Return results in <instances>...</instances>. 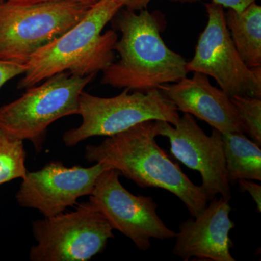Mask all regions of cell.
<instances>
[{
	"label": "cell",
	"mask_w": 261,
	"mask_h": 261,
	"mask_svg": "<svg viewBox=\"0 0 261 261\" xmlns=\"http://www.w3.org/2000/svg\"><path fill=\"white\" fill-rule=\"evenodd\" d=\"M23 140L0 129V185L27 174Z\"/></svg>",
	"instance_id": "16"
},
{
	"label": "cell",
	"mask_w": 261,
	"mask_h": 261,
	"mask_svg": "<svg viewBox=\"0 0 261 261\" xmlns=\"http://www.w3.org/2000/svg\"><path fill=\"white\" fill-rule=\"evenodd\" d=\"M226 25L237 50L250 68L261 67V7L255 2L242 11L229 9Z\"/></svg>",
	"instance_id": "14"
},
{
	"label": "cell",
	"mask_w": 261,
	"mask_h": 261,
	"mask_svg": "<svg viewBox=\"0 0 261 261\" xmlns=\"http://www.w3.org/2000/svg\"><path fill=\"white\" fill-rule=\"evenodd\" d=\"M9 1L18 2V3H38V2H57V1H72L79 2V3H88L94 4L98 0H9Z\"/></svg>",
	"instance_id": "22"
},
{
	"label": "cell",
	"mask_w": 261,
	"mask_h": 261,
	"mask_svg": "<svg viewBox=\"0 0 261 261\" xmlns=\"http://www.w3.org/2000/svg\"><path fill=\"white\" fill-rule=\"evenodd\" d=\"M226 173L230 183L240 179L261 181V149L244 134H222Z\"/></svg>",
	"instance_id": "15"
},
{
	"label": "cell",
	"mask_w": 261,
	"mask_h": 261,
	"mask_svg": "<svg viewBox=\"0 0 261 261\" xmlns=\"http://www.w3.org/2000/svg\"><path fill=\"white\" fill-rule=\"evenodd\" d=\"M228 199L216 197L200 215L180 224L173 255L183 260L192 257L211 261H235L231 254L233 245L229 237L234 228L230 219L232 210Z\"/></svg>",
	"instance_id": "12"
},
{
	"label": "cell",
	"mask_w": 261,
	"mask_h": 261,
	"mask_svg": "<svg viewBox=\"0 0 261 261\" xmlns=\"http://www.w3.org/2000/svg\"><path fill=\"white\" fill-rule=\"evenodd\" d=\"M4 1H5V0H0V4H1V3H3Z\"/></svg>",
	"instance_id": "23"
},
{
	"label": "cell",
	"mask_w": 261,
	"mask_h": 261,
	"mask_svg": "<svg viewBox=\"0 0 261 261\" xmlns=\"http://www.w3.org/2000/svg\"><path fill=\"white\" fill-rule=\"evenodd\" d=\"M109 168L99 163L89 168L49 163L42 169L27 172L15 199L20 207L36 209L44 217L57 216L80 197L90 195L99 175Z\"/></svg>",
	"instance_id": "11"
},
{
	"label": "cell",
	"mask_w": 261,
	"mask_h": 261,
	"mask_svg": "<svg viewBox=\"0 0 261 261\" xmlns=\"http://www.w3.org/2000/svg\"><path fill=\"white\" fill-rule=\"evenodd\" d=\"M244 132L261 145V99L250 96L231 97Z\"/></svg>",
	"instance_id": "17"
},
{
	"label": "cell",
	"mask_w": 261,
	"mask_h": 261,
	"mask_svg": "<svg viewBox=\"0 0 261 261\" xmlns=\"http://www.w3.org/2000/svg\"><path fill=\"white\" fill-rule=\"evenodd\" d=\"M159 89L178 111L197 117L222 134H245L231 97L214 87L207 75L194 72L191 78L163 84Z\"/></svg>",
	"instance_id": "13"
},
{
	"label": "cell",
	"mask_w": 261,
	"mask_h": 261,
	"mask_svg": "<svg viewBox=\"0 0 261 261\" xmlns=\"http://www.w3.org/2000/svg\"><path fill=\"white\" fill-rule=\"evenodd\" d=\"M120 176L121 173L114 168L105 170L89 195V202L113 229L130 239L141 251L150 248L151 239L174 238L176 233L160 218L153 199L130 193L121 185Z\"/></svg>",
	"instance_id": "9"
},
{
	"label": "cell",
	"mask_w": 261,
	"mask_h": 261,
	"mask_svg": "<svg viewBox=\"0 0 261 261\" xmlns=\"http://www.w3.org/2000/svg\"><path fill=\"white\" fill-rule=\"evenodd\" d=\"M115 25L121 33L114 46L120 60L102 70V84L147 92L187 77V62L166 45L161 23L148 10H124Z\"/></svg>",
	"instance_id": "2"
},
{
	"label": "cell",
	"mask_w": 261,
	"mask_h": 261,
	"mask_svg": "<svg viewBox=\"0 0 261 261\" xmlns=\"http://www.w3.org/2000/svg\"><path fill=\"white\" fill-rule=\"evenodd\" d=\"M121 8L116 0L94 3L78 23L33 55L18 88H30L62 72L85 76L109 66L114 62L118 34L112 30L102 32Z\"/></svg>",
	"instance_id": "3"
},
{
	"label": "cell",
	"mask_w": 261,
	"mask_h": 261,
	"mask_svg": "<svg viewBox=\"0 0 261 261\" xmlns=\"http://www.w3.org/2000/svg\"><path fill=\"white\" fill-rule=\"evenodd\" d=\"M208 20L200 34L188 72L213 77L229 96L261 97V67L250 68L243 61L232 42L222 5L205 4Z\"/></svg>",
	"instance_id": "8"
},
{
	"label": "cell",
	"mask_w": 261,
	"mask_h": 261,
	"mask_svg": "<svg viewBox=\"0 0 261 261\" xmlns=\"http://www.w3.org/2000/svg\"><path fill=\"white\" fill-rule=\"evenodd\" d=\"M156 137L154 121L142 122L99 145H87L85 159L114 168L142 188L167 190L196 218L207 207V196L158 145Z\"/></svg>",
	"instance_id": "1"
},
{
	"label": "cell",
	"mask_w": 261,
	"mask_h": 261,
	"mask_svg": "<svg viewBox=\"0 0 261 261\" xmlns=\"http://www.w3.org/2000/svg\"><path fill=\"white\" fill-rule=\"evenodd\" d=\"M187 1H190V0H187ZM256 1L257 0H213L214 3L222 5L223 7L239 12L242 11L249 5Z\"/></svg>",
	"instance_id": "20"
},
{
	"label": "cell",
	"mask_w": 261,
	"mask_h": 261,
	"mask_svg": "<svg viewBox=\"0 0 261 261\" xmlns=\"http://www.w3.org/2000/svg\"><path fill=\"white\" fill-rule=\"evenodd\" d=\"M238 184L240 190L248 192L257 205V211L261 212V187L253 180L240 179Z\"/></svg>",
	"instance_id": "19"
},
{
	"label": "cell",
	"mask_w": 261,
	"mask_h": 261,
	"mask_svg": "<svg viewBox=\"0 0 261 261\" xmlns=\"http://www.w3.org/2000/svg\"><path fill=\"white\" fill-rule=\"evenodd\" d=\"M94 74L62 72L27 89L16 100L0 106V129L42 150L48 127L63 117L78 114L79 99Z\"/></svg>",
	"instance_id": "5"
},
{
	"label": "cell",
	"mask_w": 261,
	"mask_h": 261,
	"mask_svg": "<svg viewBox=\"0 0 261 261\" xmlns=\"http://www.w3.org/2000/svg\"><path fill=\"white\" fill-rule=\"evenodd\" d=\"M122 5L126 7L127 9L130 10H143L150 3L151 0H116Z\"/></svg>",
	"instance_id": "21"
},
{
	"label": "cell",
	"mask_w": 261,
	"mask_h": 261,
	"mask_svg": "<svg viewBox=\"0 0 261 261\" xmlns=\"http://www.w3.org/2000/svg\"><path fill=\"white\" fill-rule=\"evenodd\" d=\"M25 70V65L0 60V89L8 81L23 74Z\"/></svg>",
	"instance_id": "18"
},
{
	"label": "cell",
	"mask_w": 261,
	"mask_h": 261,
	"mask_svg": "<svg viewBox=\"0 0 261 261\" xmlns=\"http://www.w3.org/2000/svg\"><path fill=\"white\" fill-rule=\"evenodd\" d=\"M113 229L90 202L75 211L44 217L32 223L36 245L29 252L32 261H87L101 253Z\"/></svg>",
	"instance_id": "7"
},
{
	"label": "cell",
	"mask_w": 261,
	"mask_h": 261,
	"mask_svg": "<svg viewBox=\"0 0 261 261\" xmlns=\"http://www.w3.org/2000/svg\"><path fill=\"white\" fill-rule=\"evenodd\" d=\"M92 5L72 1L3 2L0 4V60L27 64L34 53L78 23Z\"/></svg>",
	"instance_id": "4"
},
{
	"label": "cell",
	"mask_w": 261,
	"mask_h": 261,
	"mask_svg": "<svg viewBox=\"0 0 261 261\" xmlns=\"http://www.w3.org/2000/svg\"><path fill=\"white\" fill-rule=\"evenodd\" d=\"M157 137L169 140L170 150L190 169L200 173V185L209 202L221 195L230 200L231 190L226 173L222 133L214 128L210 136L197 124L192 115L185 113L173 126L168 122L154 121Z\"/></svg>",
	"instance_id": "10"
},
{
	"label": "cell",
	"mask_w": 261,
	"mask_h": 261,
	"mask_svg": "<svg viewBox=\"0 0 261 261\" xmlns=\"http://www.w3.org/2000/svg\"><path fill=\"white\" fill-rule=\"evenodd\" d=\"M128 89L113 97H99L83 92L79 99L80 126L65 132L63 141L74 147L92 137H111L142 122L164 121L174 126L178 110L160 89L147 92Z\"/></svg>",
	"instance_id": "6"
}]
</instances>
